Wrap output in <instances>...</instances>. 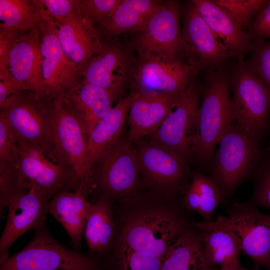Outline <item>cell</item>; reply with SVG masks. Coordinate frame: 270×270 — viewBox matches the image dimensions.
I'll return each mask as SVG.
<instances>
[{
	"label": "cell",
	"mask_w": 270,
	"mask_h": 270,
	"mask_svg": "<svg viewBox=\"0 0 270 270\" xmlns=\"http://www.w3.org/2000/svg\"><path fill=\"white\" fill-rule=\"evenodd\" d=\"M216 270H220L218 269ZM236 270H248L245 268H244V267H243L242 266H241L239 268H238Z\"/></svg>",
	"instance_id": "obj_42"
},
{
	"label": "cell",
	"mask_w": 270,
	"mask_h": 270,
	"mask_svg": "<svg viewBox=\"0 0 270 270\" xmlns=\"http://www.w3.org/2000/svg\"><path fill=\"white\" fill-rule=\"evenodd\" d=\"M51 100L41 98L24 90L14 94L0 106V112L8 120L14 137L36 146L48 156L52 149Z\"/></svg>",
	"instance_id": "obj_8"
},
{
	"label": "cell",
	"mask_w": 270,
	"mask_h": 270,
	"mask_svg": "<svg viewBox=\"0 0 270 270\" xmlns=\"http://www.w3.org/2000/svg\"><path fill=\"white\" fill-rule=\"evenodd\" d=\"M200 97V90L193 82L177 98L162 124L150 134L151 142L187 162L192 156Z\"/></svg>",
	"instance_id": "obj_9"
},
{
	"label": "cell",
	"mask_w": 270,
	"mask_h": 270,
	"mask_svg": "<svg viewBox=\"0 0 270 270\" xmlns=\"http://www.w3.org/2000/svg\"><path fill=\"white\" fill-rule=\"evenodd\" d=\"M28 90L27 87L16 79L9 69H0V106L14 94Z\"/></svg>",
	"instance_id": "obj_41"
},
{
	"label": "cell",
	"mask_w": 270,
	"mask_h": 270,
	"mask_svg": "<svg viewBox=\"0 0 270 270\" xmlns=\"http://www.w3.org/2000/svg\"><path fill=\"white\" fill-rule=\"evenodd\" d=\"M18 164L0 163V212L4 216L12 200L22 192L17 178Z\"/></svg>",
	"instance_id": "obj_34"
},
{
	"label": "cell",
	"mask_w": 270,
	"mask_h": 270,
	"mask_svg": "<svg viewBox=\"0 0 270 270\" xmlns=\"http://www.w3.org/2000/svg\"><path fill=\"white\" fill-rule=\"evenodd\" d=\"M120 94L82 80L65 96L89 136L96 124L112 108Z\"/></svg>",
	"instance_id": "obj_26"
},
{
	"label": "cell",
	"mask_w": 270,
	"mask_h": 270,
	"mask_svg": "<svg viewBox=\"0 0 270 270\" xmlns=\"http://www.w3.org/2000/svg\"><path fill=\"white\" fill-rule=\"evenodd\" d=\"M134 94L118 102L94 126L88 136L84 182L88 181L91 170L102 154L121 138V134Z\"/></svg>",
	"instance_id": "obj_24"
},
{
	"label": "cell",
	"mask_w": 270,
	"mask_h": 270,
	"mask_svg": "<svg viewBox=\"0 0 270 270\" xmlns=\"http://www.w3.org/2000/svg\"><path fill=\"white\" fill-rule=\"evenodd\" d=\"M230 82L232 122L260 142L270 128V90L242 60Z\"/></svg>",
	"instance_id": "obj_4"
},
{
	"label": "cell",
	"mask_w": 270,
	"mask_h": 270,
	"mask_svg": "<svg viewBox=\"0 0 270 270\" xmlns=\"http://www.w3.org/2000/svg\"><path fill=\"white\" fill-rule=\"evenodd\" d=\"M207 259L200 234L193 226L170 246L160 270H216Z\"/></svg>",
	"instance_id": "obj_29"
},
{
	"label": "cell",
	"mask_w": 270,
	"mask_h": 270,
	"mask_svg": "<svg viewBox=\"0 0 270 270\" xmlns=\"http://www.w3.org/2000/svg\"><path fill=\"white\" fill-rule=\"evenodd\" d=\"M54 22L81 10L80 0H40Z\"/></svg>",
	"instance_id": "obj_38"
},
{
	"label": "cell",
	"mask_w": 270,
	"mask_h": 270,
	"mask_svg": "<svg viewBox=\"0 0 270 270\" xmlns=\"http://www.w3.org/2000/svg\"><path fill=\"white\" fill-rule=\"evenodd\" d=\"M217 218L236 235L242 252L256 268L270 270V214L260 212L249 202H234L226 216Z\"/></svg>",
	"instance_id": "obj_11"
},
{
	"label": "cell",
	"mask_w": 270,
	"mask_h": 270,
	"mask_svg": "<svg viewBox=\"0 0 270 270\" xmlns=\"http://www.w3.org/2000/svg\"><path fill=\"white\" fill-rule=\"evenodd\" d=\"M136 150L142 180L152 193L184 197L192 174L187 162L150 142Z\"/></svg>",
	"instance_id": "obj_10"
},
{
	"label": "cell",
	"mask_w": 270,
	"mask_h": 270,
	"mask_svg": "<svg viewBox=\"0 0 270 270\" xmlns=\"http://www.w3.org/2000/svg\"><path fill=\"white\" fill-rule=\"evenodd\" d=\"M40 34L42 74L48 100L65 94L80 82L79 70L66 54L57 37V27L50 16L38 28Z\"/></svg>",
	"instance_id": "obj_15"
},
{
	"label": "cell",
	"mask_w": 270,
	"mask_h": 270,
	"mask_svg": "<svg viewBox=\"0 0 270 270\" xmlns=\"http://www.w3.org/2000/svg\"><path fill=\"white\" fill-rule=\"evenodd\" d=\"M51 16L40 0H0V26L20 30L38 29Z\"/></svg>",
	"instance_id": "obj_30"
},
{
	"label": "cell",
	"mask_w": 270,
	"mask_h": 270,
	"mask_svg": "<svg viewBox=\"0 0 270 270\" xmlns=\"http://www.w3.org/2000/svg\"><path fill=\"white\" fill-rule=\"evenodd\" d=\"M20 30L0 25V69H9L10 52L19 38Z\"/></svg>",
	"instance_id": "obj_40"
},
{
	"label": "cell",
	"mask_w": 270,
	"mask_h": 270,
	"mask_svg": "<svg viewBox=\"0 0 270 270\" xmlns=\"http://www.w3.org/2000/svg\"><path fill=\"white\" fill-rule=\"evenodd\" d=\"M268 152H270V144H269V146H268V148L267 150H266Z\"/></svg>",
	"instance_id": "obj_43"
},
{
	"label": "cell",
	"mask_w": 270,
	"mask_h": 270,
	"mask_svg": "<svg viewBox=\"0 0 270 270\" xmlns=\"http://www.w3.org/2000/svg\"><path fill=\"white\" fill-rule=\"evenodd\" d=\"M121 0H80L84 16L98 26L112 15Z\"/></svg>",
	"instance_id": "obj_36"
},
{
	"label": "cell",
	"mask_w": 270,
	"mask_h": 270,
	"mask_svg": "<svg viewBox=\"0 0 270 270\" xmlns=\"http://www.w3.org/2000/svg\"><path fill=\"white\" fill-rule=\"evenodd\" d=\"M15 138L8 120L0 112V163L18 164Z\"/></svg>",
	"instance_id": "obj_37"
},
{
	"label": "cell",
	"mask_w": 270,
	"mask_h": 270,
	"mask_svg": "<svg viewBox=\"0 0 270 270\" xmlns=\"http://www.w3.org/2000/svg\"><path fill=\"white\" fill-rule=\"evenodd\" d=\"M40 34L32 29L22 35L9 57V70L14 77L40 98L47 99L42 74Z\"/></svg>",
	"instance_id": "obj_20"
},
{
	"label": "cell",
	"mask_w": 270,
	"mask_h": 270,
	"mask_svg": "<svg viewBox=\"0 0 270 270\" xmlns=\"http://www.w3.org/2000/svg\"><path fill=\"white\" fill-rule=\"evenodd\" d=\"M132 92L134 96L129 110L130 130L127 138L130 143L138 141L157 129L164 122L174 102L182 92Z\"/></svg>",
	"instance_id": "obj_21"
},
{
	"label": "cell",
	"mask_w": 270,
	"mask_h": 270,
	"mask_svg": "<svg viewBox=\"0 0 270 270\" xmlns=\"http://www.w3.org/2000/svg\"><path fill=\"white\" fill-rule=\"evenodd\" d=\"M130 144L121 138L95 164L98 184L112 198L120 200L137 194L140 175L136 152Z\"/></svg>",
	"instance_id": "obj_12"
},
{
	"label": "cell",
	"mask_w": 270,
	"mask_h": 270,
	"mask_svg": "<svg viewBox=\"0 0 270 270\" xmlns=\"http://www.w3.org/2000/svg\"><path fill=\"white\" fill-rule=\"evenodd\" d=\"M134 42L138 58H178L182 36L178 2H162Z\"/></svg>",
	"instance_id": "obj_14"
},
{
	"label": "cell",
	"mask_w": 270,
	"mask_h": 270,
	"mask_svg": "<svg viewBox=\"0 0 270 270\" xmlns=\"http://www.w3.org/2000/svg\"><path fill=\"white\" fill-rule=\"evenodd\" d=\"M251 178L254 182V192L248 202L270 210V152L264 151L262 160Z\"/></svg>",
	"instance_id": "obj_33"
},
{
	"label": "cell",
	"mask_w": 270,
	"mask_h": 270,
	"mask_svg": "<svg viewBox=\"0 0 270 270\" xmlns=\"http://www.w3.org/2000/svg\"><path fill=\"white\" fill-rule=\"evenodd\" d=\"M196 68L178 58L138 57L130 81L132 91L181 92L194 82Z\"/></svg>",
	"instance_id": "obj_13"
},
{
	"label": "cell",
	"mask_w": 270,
	"mask_h": 270,
	"mask_svg": "<svg viewBox=\"0 0 270 270\" xmlns=\"http://www.w3.org/2000/svg\"><path fill=\"white\" fill-rule=\"evenodd\" d=\"M136 60L126 46L108 40L80 70L79 75L88 83L121 92L130 82Z\"/></svg>",
	"instance_id": "obj_16"
},
{
	"label": "cell",
	"mask_w": 270,
	"mask_h": 270,
	"mask_svg": "<svg viewBox=\"0 0 270 270\" xmlns=\"http://www.w3.org/2000/svg\"><path fill=\"white\" fill-rule=\"evenodd\" d=\"M198 108L193 136L192 156L208 168L216 146L232 123L230 83L222 72L211 74Z\"/></svg>",
	"instance_id": "obj_3"
},
{
	"label": "cell",
	"mask_w": 270,
	"mask_h": 270,
	"mask_svg": "<svg viewBox=\"0 0 270 270\" xmlns=\"http://www.w3.org/2000/svg\"><path fill=\"white\" fill-rule=\"evenodd\" d=\"M14 138L18 154L17 178L21 190H36L50 200L62 191L74 190V186L78 188L81 182L72 169L53 162L36 146Z\"/></svg>",
	"instance_id": "obj_6"
},
{
	"label": "cell",
	"mask_w": 270,
	"mask_h": 270,
	"mask_svg": "<svg viewBox=\"0 0 270 270\" xmlns=\"http://www.w3.org/2000/svg\"><path fill=\"white\" fill-rule=\"evenodd\" d=\"M220 42L232 56L242 60L244 54L252 49V38L230 14L214 0L191 1Z\"/></svg>",
	"instance_id": "obj_23"
},
{
	"label": "cell",
	"mask_w": 270,
	"mask_h": 270,
	"mask_svg": "<svg viewBox=\"0 0 270 270\" xmlns=\"http://www.w3.org/2000/svg\"><path fill=\"white\" fill-rule=\"evenodd\" d=\"M112 200L102 194L92 204L84 236L89 250L94 254H102L112 246L116 222Z\"/></svg>",
	"instance_id": "obj_28"
},
{
	"label": "cell",
	"mask_w": 270,
	"mask_h": 270,
	"mask_svg": "<svg viewBox=\"0 0 270 270\" xmlns=\"http://www.w3.org/2000/svg\"><path fill=\"white\" fill-rule=\"evenodd\" d=\"M190 181L196 188L200 198V205L198 214L204 222L213 220L212 216L214 210L223 202L220 189L210 176L200 172H192Z\"/></svg>",
	"instance_id": "obj_31"
},
{
	"label": "cell",
	"mask_w": 270,
	"mask_h": 270,
	"mask_svg": "<svg viewBox=\"0 0 270 270\" xmlns=\"http://www.w3.org/2000/svg\"><path fill=\"white\" fill-rule=\"evenodd\" d=\"M57 37L64 52L80 70L102 48L101 34L82 11L55 22Z\"/></svg>",
	"instance_id": "obj_19"
},
{
	"label": "cell",
	"mask_w": 270,
	"mask_h": 270,
	"mask_svg": "<svg viewBox=\"0 0 270 270\" xmlns=\"http://www.w3.org/2000/svg\"><path fill=\"white\" fill-rule=\"evenodd\" d=\"M49 201L36 190L22 192L12 200L0 238V264L10 256V249L18 238L30 230L46 226Z\"/></svg>",
	"instance_id": "obj_18"
},
{
	"label": "cell",
	"mask_w": 270,
	"mask_h": 270,
	"mask_svg": "<svg viewBox=\"0 0 270 270\" xmlns=\"http://www.w3.org/2000/svg\"><path fill=\"white\" fill-rule=\"evenodd\" d=\"M119 201L112 245L118 270H160L170 246L194 224L182 200L151 192Z\"/></svg>",
	"instance_id": "obj_1"
},
{
	"label": "cell",
	"mask_w": 270,
	"mask_h": 270,
	"mask_svg": "<svg viewBox=\"0 0 270 270\" xmlns=\"http://www.w3.org/2000/svg\"><path fill=\"white\" fill-rule=\"evenodd\" d=\"M250 34L255 42L270 40V0L255 16Z\"/></svg>",
	"instance_id": "obj_39"
},
{
	"label": "cell",
	"mask_w": 270,
	"mask_h": 270,
	"mask_svg": "<svg viewBox=\"0 0 270 270\" xmlns=\"http://www.w3.org/2000/svg\"><path fill=\"white\" fill-rule=\"evenodd\" d=\"M252 54L246 64L270 90V40L255 42Z\"/></svg>",
	"instance_id": "obj_35"
},
{
	"label": "cell",
	"mask_w": 270,
	"mask_h": 270,
	"mask_svg": "<svg viewBox=\"0 0 270 270\" xmlns=\"http://www.w3.org/2000/svg\"><path fill=\"white\" fill-rule=\"evenodd\" d=\"M260 142L232 122L222 134L208 168L223 202H227L243 182L251 178L264 154Z\"/></svg>",
	"instance_id": "obj_2"
},
{
	"label": "cell",
	"mask_w": 270,
	"mask_h": 270,
	"mask_svg": "<svg viewBox=\"0 0 270 270\" xmlns=\"http://www.w3.org/2000/svg\"><path fill=\"white\" fill-rule=\"evenodd\" d=\"M50 127L52 149L48 158L70 168L83 182L88 136L65 94L50 100Z\"/></svg>",
	"instance_id": "obj_5"
},
{
	"label": "cell",
	"mask_w": 270,
	"mask_h": 270,
	"mask_svg": "<svg viewBox=\"0 0 270 270\" xmlns=\"http://www.w3.org/2000/svg\"><path fill=\"white\" fill-rule=\"evenodd\" d=\"M0 270H100L90 258L68 249L50 234L46 226L34 231L21 250L9 256Z\"/></svg>",
	"instance_id": "obj_7"
},
{
	"label": "cell",
	"mask_w": 270,
	"mask_h": 270,
	"mask_svg": "<svg viewBox=\"0 0 270 270\" xmlns=\"http://www.w3.org/2000/svg\"><path fill=\"white\" fill-rule=\"evenodd\" d=\"M162 2L154 0H121L110 16L98 26L101 35L143 31Z\"/></svg>",
	"instance_id": "obj_27"
},
{
	"label": "cell",
	"mask_w": 270,
	"mask_h": 270,
	"mask_svg": "<svg viewBox=\"0 0 270 270\" xmlns=\"http://www.w3.org/2000/svg\"><path fill=\"white\" fill-rule=\"evenodd\" d=\"M214 2L244 29L245 27L251 26L256 15L265 6L268 0H216Z\"/></svg>",
	"instance_id": "obj_32"
},
{
	"label": "cell",
	"mask_w": 270,
	"mask_h": 270,
	"mask_svg": "<svg viewBox=\"0 0 270 270\" xmlns=\"http://www.w3.org/2000/svg\"><path fill=\"white\" fill-rule=\"evenodd\" d=\"M182 50L186 52L190 64L208 70L218 68L232 56L192 3L185 14Z\"/></svg>",
	"instance_id": "obj_17"
},
{
	"label": "cell",
	"mask_w": 270,
	"mask_h": 270,
	"mask_svg": "<svg viewBox=\"0 0 270 270\" xmlns=\"http://www.w3.org/2000/svg\"><path fill=\"white\" fill-rule=\"evenodd\" d=\"M82 184L75 190L62 191L48 202V212L64 227L76 248H80L92 204Z\"/></svg>",
	"instance_id": "obj_25"
},
{
	"label": "cell",
	"mask_w": 270,
	"mask_h": 270,
	"mask_svg": "<svg viewBox=\"0 0 270 270\" xmlns=\"http://www.w3.org/2000/svg\"><path fill=\"white\" fill-rule=\"evenodd\" d=\"M200 236L204 254L210 262L220 270H236L242 265V252L234 233L218 218L194 222Z\"/></svg>",
	"instance_id": "obj_22"
}]
</instances>
